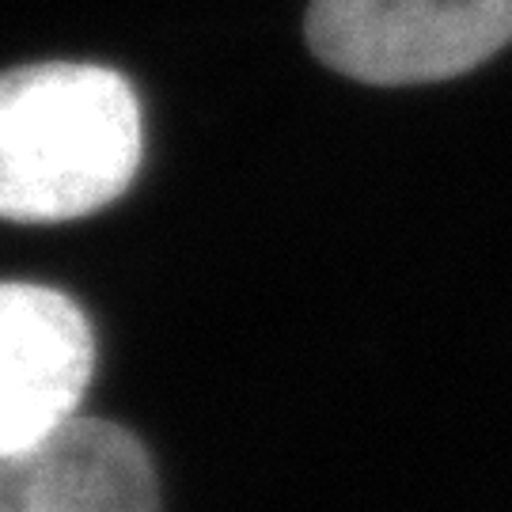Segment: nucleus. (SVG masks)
Wrapping results in <instances>:
<instances>
[{
	"mask_svg": "<svg viewBox=\"0 0 512 512\" xmlns=\"http://www.w3.org/2000/svg\"><path fill=\"white\" fill-rule=\"evenodd\" d=\"M141 164V103L103 65L0 73V220L54 224L118 202Z\"/></svg>",
	"mask_w": 512,
	"mask_h": 512,
	"instance_id": "obj_1",
	"label": "nucleus"
},
{
	"mask_svg": "<svg viewBox=\"0 0 512 512\" xmlns=\"http://www.w3.org/2000/svg\"><path fill=\"white\" fill-rule=\"evenodd\" d=\"M0 512H160V486L129 429L76 414L54 437L0 459Z\"/></svg>",
	"mask_w": 512,
	"mask_h": 512,
	"instance_id": "obj_4",
	"label": "nucleus"
},
{
	"mask_svg": "<svg viewBox=\"0 0 512 512\" xmlns=\"http://www.w3.org/2000/svg\"><path fill=\"white\" fill-rule=\"evenodd\" d=\"M95 372V334L76 300L31 281H0V459L76 418Z\"/></svg>",
	"mask_w": 512,
	"mask_h": 512,
	"instance_id": "obj_3",
	"label": "nucleus"
},
{
	"mask_svg": "<svg viewBox=\"0 0 512 512\" xmlns=\"http://www.w3.org/2000/svg\"><path fill=\"white\" fill-rule=\"evenodd\" d=\"M512 0H311L308 46L361 84H429L494 57Z\"/></svg>",
	"mask_w": 512,
	"mask_h": 512,
	"instance_id": "obj_2",
	"label": "nucleus"
}]
</instances>
